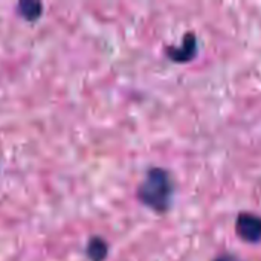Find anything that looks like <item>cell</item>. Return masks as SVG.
I'll return each instance as SVG.
<instances>
[{"label":"cell","mask_w":261,"mask_h":261,"mask_svg":"<svg viewBox=\"0 0 261 261\" xmlns=\"http://www.w3.org/2000/svg\"><path fill=\"white\" fill-rule=\"evenodd\" d=\"M174 179L164 168H151L138 188V199L156 213H167L174 196Z\"/></svg>","instance_id":"6da1fadb"},{"label":"cell","mask_w":261,"mask_h":261,"mask_svg":"<svg viewBox=\"0 0 261 261\" xmlns=\"http://www.w3.org/2000/svg\"><path fill=\"white\" fill-rule=\"evenodd\" d=\"M236 232L246 243H260L261 217L254 213H240L236 222Z\"/></svg>","instance_id":"7a4b0ae2"},{"label":"cell","mask_w":261,"mask_h":261,"mask_svg":"<svg viewBox=\"0 0 261 261\" xmlns=\"http://www.w3.org/2000/svg\"><path fill=\"white\" fill-rule=\"evenodd\" d=\"M165 55L173 61V63H190L196 55H197V38L193 32L185 34L182 46L180 47H174V46H168L165 49Z\"/></svg>","instance_id":"3957f363"},{"label":"cell","mask_w":261,"mask_h":261,"mask_svg":"<svg viewBox=\"0 0 261 261\" xmlns=\"http://www.w3.org/2000/svg\"><path fill=\"white\" fill-rule=\"evenodd\" d=\"M109 254V246L106 243V240H102L101 237H93L89 245H87V255L92 261H102L106 260Z\"/></svg>","instance_id":"277c9868"},{"label":"cell","mask_w":261,"mask_h":261,"mask_svg":"<svg viewBox=\"0 0 261 261\" xmlns=\"http://www.w3.org/2000/svg\"><path fill=\"white\" fill-rule=\"evenodd\" d=\"M18 9H20V14L23 17H26L28 20H34L40 15V11H41V5L40 3H35V2H23L18 5Z\"/></svg>","instance_id":"5b68a950"},{"label":"cell","mask_w":261,"mask_h":261,"mask_svg":"<svg viewBox=\"0 0 261 261\" xmlns=\"http://www.w3.org/2000/svg\"><path fill=\"white\" fill-rule=\"evenodd\" d=\"M214 261H242L239 257L232 255V254H223L220 257H217Z\"/></svg>","instance_id":"8992f818"}]
</instances>
